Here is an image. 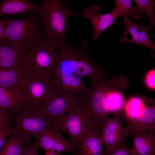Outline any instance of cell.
I'll use <instances>...</instances> for the list:
<instances>
[{
  "label": "cell",
  "mask_w": 155,
  "mask_h": 155,
  "mask_svg": "<svg viewBox=\"0 0 155 155\" xmlns=\"http://www.w3.org/2000/svg\"><path fill=\"white\" fill-rule=\"evenodd\" d=\"M88 44L85 39L80 46L67 45L60 49L50 72L51 76L70 73L82 78L88 77L92 81H98L105 78L104 71L88 52Z\"/></svg>",
  "instance_id": "6da1fadb"
},
{
  "label": "cell",
  "mask_w": 155,
  "mask_h": 155,
  "mask_svg": "<svg viewBox=\"0 0 155 155\" xmlns=\"http://www.w3.org/2000/svg\"><path fill=\"white\" fill-rule=\"evenodd\" d=\"M40 15L46 43L59 50L67 46V22L71 16L81 14L68 9L59 0H43L39 4Z\"/></svg>",
  "instance_id": "7a4b0ae2"
},
{
  "label": "cell",
  "mask_w": 155,
  "mask_h": 155,
  "mask_svg": "<svg viewBox=\"0 0 155 155\" xmlns=\"http://www.w3.org/2000/svg\"><path fill=\"white\" fill-rule=\"evenodd\" d=\"M32 15L11 19L6 25L1 41H11L26 53L35 45L45 41V36L40 18Z\"/></svg>",
  "instance_id": "3957f363"
},
{
  "label": "cell",
  "mask_w": 155,
  "mask_h": 155,
  "mask_svg": "<svg viewBox=\"0 0 155 155\" xmlns=\"http://www.w3.org/2000/svg\"><path fill=\"white\" fill-rule=\"evenodd\" d=\"M128 80L125 76L118 75L115 78H104L99 80L92 81L91 86L86 87L85 90V102L95 119L102 121L109 117L106 96L113 90L123 91L129 87Z\"/></svg>",
  "instance_id": "277c9868"
},
{
  "label": "cell",
  "mask_w": 155,
  "mask_h": 155,
  "mask_svg": "<svg viewBox=\"0 0 155 155\" xmlns=\"http://www.w3.org/2000/svg\"><path fill=\"white\" fill-rule=\"evenodd\" d=\"M14 126L12 133L23 138L28 144L32 137L36 138L52 127L41 109L26 107L13 114Z\"/></svg>",
  "instance_id": "5b68a950"
},
{
  "label": "cell",
  "mask_w": 155,
  "mask_h": 155,
  "mask_svg": "<svg viewBox=\"0 0 155 155\" xmlns=\"http://www.w3.org/2000/svg\"><path fill=\"white\" fill-rule=\"evenodd\" d=\"M53 83L54 86L51 94L40 108L51 123L63 118L73 110L85 105V96L69 94L58 84Z\"/></svg>",
  "instance_id": "8992f818"
},
{
  "label": "cell",
  "mask_w": 155,
  "mask_h": 155,
  "mask_svg": "<svg viewBox=\"0 0 155 155\" xmlns=\"http://www.w3.org/2000/svg\"><path fill=\"white\" fill-rule=\"evenodd\" d=\"M53 86L49 72L25 73L21 88L26 98V107L40 109L49 98Z\"/></svg>",
  "instance_id": "52a82bcc"
},
{
  "label": "cell",
  "mask_w": 155,
  "mask_h": 155,
  "mask_svg": "<svg viewBox=\"0 0 155 155\" xmlns=\"http://www.w3.org/2000/svg\"><path fill=\"white\" fill-rule=\"evenodd\" d=\"M95 121L92 113L85 105L51 124L53 128L69 136L76 150L81 138Z\"/></svg>",
  "instance_id": "ba28073f"
},
{
  "label": "cell",
  "mask_w": 155,
  "mask_h": 155,
  "mask_svg": "<svg viewBox=\"0 0 155 155\" xmlns=\"http://www.w3.org/2000/svg\"><path fill=\"white\" fill-rule=\"evenodd\" d=\"M57 49L45 42L35 45L25 54L22 69L26 73L50 72L59 53Z\"/></svg>",
  "instance_id": "9c48e42d"
},
{
  "label": "cell",
  "mask_w": 155,
  "mask_h": 155,
  "mask_svg": "<svg viewBox=\"0 0 155 155\" xmlns=\"http://www.w3.org/2000/svg\"><path fill=\"white\" fill-rule=\"evenodd\" d=\"M123 121L120 112L105 120L101 125L102 139L106 151L126 143L128 137L122 125Z\"/></svg>",
  "instance_id": "30bf717a"
},
{
  "label": "cell",
  "mask_w": 155,
  "mask_h": 155,
  "mask_svg": "<svg viewBox=\"0 0 155 155\" xmlns=\"http://www.w3.org/2000/svg\"><path fill=\"white\" fill-rule=\"evenodd\" d=\"M101 125L95 121L84 135L76 148L77 155H104Z\"/></svg>",
  "instance_id": "8fae6325"
},
{
  "label": "cell",
  "mask_w": 155,
  "mask_h": 155,
  "mask_svg": "<svg viewBox=\"0 0 155 155\" xmlns=\"http://www.w3.org/2000/svg\"><path fill=\"white\" fill-rule=\"evenodd\" d=\"M36 139L39 148L46 151H53L60 154L70 152L77 155L75 149L71 141L64 139L61 133L53 127Z\"/></svg>",
  "instance_id": "7c38bea8"
},
{
  "label": "cell",
  "mask_w": 155,
  "mask_h": 155,
  "mask_svg": "<svg viewBox=\"0 0 155 155\" xmlns=\"http://www.w3.org/2000/svg\"><path fill=\"white\" fill-rule=\"evenodd\" d=\"M125 30L120 40L121 43L131 42L155 49L154 44L149 38L147 32L150 30L148 26H142L132 22L127 17H124Z\"/></svg>",
  "instance_id": "4fadbf2b"
},
{
  "label": "cell",
  "mask_w": 155,
  "mask_h": 155,
  "mask_svg": "<svg viewBox=\"0 0 155 155\" xmlns=\"http://www.w3.org/2000/svg\"><path fill=\"white\" fill-rule=\"evenodd\" d=\"M120 113L123 121L127 124L124 129L128 137L135 131L155 128L154 104L146 106L141 113L135 117H128Z\"/></svg>",
  "instance_id": "5bb4252c"
},
{
  "label": "cell",
  "mask_w": 155,
  "mask_h": 155,
  "mask_svg": "<svg viewBox=\"0 0 155 155\" xmlns=\"http://www.w3.org/2000/svg\"><path fill=\"white\" fill-rule=\"evenodd\" d=\"M25 53L11 41H0V68L22 69Z\"/></svg>",
  "instance_id": "9a60e30c"
},
{
  "label": "cell",
  "mask_w": 155,
  "mask_h": 155,
  "mask_svg": "<svg viewBox=\"0 0 155 155\" xmlns=\"http://www.w3.org/2000/svg\"><path fill=\"white\" fill-rule=\"evenodd\" d=\"M26 100L21 87L5 88L0 86V108L13 114L26 107Z\"/></svg>",
  "instance_id": "2e32d148"
},
{
  "label": "cell",
  "mask_w": 155,
  "mask_h": 155,
  "mask_svg": "<svg viewBox=\"0 0 155 155\" xmlns=\"http://www.w3.org/2000/svg\"><path fill=\"white\" fill-rule=\"evenodd\" d=\"M147 130L135 131L130 134L133 144L129 150L135 155H150L155 152V128Z\"/></svg>",
  "instance_id": "e0dca14e"
},
{
  "label": "cell",
  "mask_w": 155,
  "mask_h": 155,
  "mask_svg": "<svg viewBox=\"0 0 155 155\" xmlns=\"http://www.w3.org/2000/svg\"><path fill=\"white\" fill-rule=\"evenodd\" d=\"M100 7L93 5L85 7L82 11V16L89 19L93 27L94 35L93 39L97 40L100 35L113 23L115 19L110 12L102 14L100 13Z\"/></svg>",
  "instance_id": "ac0fdd59"
},
{
  "label": "cell",
  "mask_w": 155,
  "mask_h": 155,
  "mask_svg": "<svg viewBox=\"0 0 155 155\" xmlns=\"http://www.w3.org/2000/svg\"><path fill=\"white\" fill-rule=\"evenodd\" d=\"M39 5H36L27 0H3L0 2V16H18L26 13L38 14Z\"/></svg>",
  "instance_id": "d6986e66"
},
{
  "label": "cell",
  "mask_w": 155,
  "mask_h": 155,
  "mask_svg": "<svg viewBox=\"0 0 155 155\" xmlns=\"http://www.w3.org/2000/svg\"><path fill=\"white\" fill-rule=\"evenodd\" d=\"M53 82L73 95L85 94L86 88L82 78L71 73H63L51 76Z\"/></svg>",
  "instance_id": "ffe728a7"
},
{
  "label": "cell",
  "mask_w": 155,
  "mask_h": 155,
  "mask_svg": "<svg viewBox=\"0 0 155 155\" xmlns=\"http://www.w3.org/2000/svg\"><path fill=\"white\" fill-rule=\"evenodd\" d=\"M25 73L22 69L0 68V86L5 88L21 87Z\"/></svg>",
  "instance_id": "44dd1931"
},
{
  "label": "cell",
  "mask_w": 155,
  "mask_h": 155,
  "mask_svg": "<svg viewBox=\"0 0 155 155\" xmlns=\"http://www.w3.org/2000/svg\"><path fill=\"white\" fill-rule=\"evenodd\" d=\"M115 6L110 12L115 19L121 16H131L137 19L141 17L144 12L137 6H132L131 0H115Z\"/></svg>",
  "instance_id": "7402d4cb"
},
{
  "label": "cell",
  "mask_w": 155,
  "mask_h": 155,
  "mask_svg": "<svg viewBox=\"0 0 155 155\" xmlns=\"http://www.w3.org/2000/svg\"><path fill=\"white\" fill-rule=\"evenodd\" d=\"M25 142L23 138L12 133L0 151V155H22Z\"/></svg>",
  "instance_id": "603a6c76"
},
{
  "label": "cell",
  "mask_w": 155,
  "mask_h": 155,
  "mask_svg": "<svg viewBox=\"0 0 155 155\" xmlns=\"http://www.w3.org/2000/svg\"><path fill=\"white\" fill-rule=\"evenodd\" d=\"M146 106L142 99L133 97L125 101L123 109L120 113L127 117H134L141 113Z\"/></svg>",
  "instance_id": "cb8c5ba5"
},
{
  "label": "cell",
  "mask_w": 155,
  "mask_h": 155,
  "mask_svg": "<svg viewBox=\"0 0 155 155\" xmlns=\"http://www.w3.org/2000/svg\"><path fill=\"white\" fill-rule=\"evenodd\" d=\"M122 91L120 89L114 90L107 95L106 101L109 113H116L122 110L125 102L122 94Z\"/></svg>",
  "instance_id": "d4e9b609"
},
{
  "label": "cell",
  "mask_w": 155,
  "mask_h": 155,
  "mask_svg": "<svg viewBox=\"0 0 155 155\" xmlns=\"http://www.w3.org/2000/svg\"><path fill=\"white\" fill-rule=\"evenodd\" d=\"M133 2L136 3L137 7L141 9L143 12H145L148 15L150 20L149 26L150 30L155 26V16L154 9L155 2L152 0H134Z\"/></svg>",
  "instance_id": "484cf974"
},
{
  "label": "cell",
  "mask_w": 155,
  "mask_h": 155,
  "mask_svg": "<svg viewBox=\"0 0 155 155\" xmlns=\"http://www.w3.org/2000/svg\"><path fill=\"white\" fill-rule=\"evenodd\" d=\"M13 120L6 124L0 130V151L11 136L13 129L11 125Z\"/></svg>",
  "instance_id": "4316f807"
},
{
  "label": "cell",
  "mask_w": 155,
  "mask_h": 155,
  "mask_svg": "<svg viewBox=\"0 0 155 155\" xmlns=\"http://www.w3.org/2000/svg\"><path fill=\"white\" fill-rule=\"evenodd\" d=\"M126 143L121 144L116 147L108 151L105 150L104 155H135L127 148Z\"/></svg>",
  "instance_id": "83f0119b"
},
{
  "label": "cell",
  "mask_w": 155,
  "mask_h": 155,
  "mask_svg": "<svg viewBox=\"0 0 155 155\" xmlns=\"http://www.w3.org/2000/svg\"><path fill=\"white\" fill-rule=\"evenodd\" d=\"M13 120V114L6 110L0 108V130L8 122Z\"/></svg>",
  "instance_id": "f1b7e54d"
},
{
  "label": "cell",
  "mask_w": 155,
  "mask_h": 155,
  "mask_svg": "<svg viewBox=\"0 0 155 155\" xmlns=\"http://www.w3.org/2000/svg\"><path fill=\"white\" fill-rule=\"evenodd\" d=\"M155 70L154 69H153L147 73L145 78V84L150 89H155Z\"/></svg>",
  "instance_id": "f546056e"
},
{
  "label": "cell",
  "mask_w": 155,
  "mask_h": 155,
  "mask_svg": "<svg viewBox=\"0 0 155 155\" xmlns=\"http://www.w3.org/2000/svg\"><path fill=\"white\" fill-rule=\"evenodd\" d=\"M27 146L29 151L32 155H37V151L39 147L37 141L33 144L31 143L28 144ZM44 155H60V154H57L51 151H46Z\"/></svg>",
  "instance_id": "4dcf8cb0"
},
{
  "label": "cell",
  "mask_w": 155,
  "mask_h": 155,
  "mask_svg": "<svg viewBox=\"0 0 155 155\" xmlns=\"http://www.w3.org/2000/svg\"><path fill=\"white\" fill-rule=\"evenodd\" d=\"M11 19H0V41H1L5 28Z\"/></svg>",
  "instance_id": "1f68e13d"
},
{
  "label": "cell",
  "mask_w": 155,
  "mask_h": 155,
  "mask_svg": "<svg viewBox=\"0 0 155 155\" xmlns=\"http://www.w3.org/2000/svg\"><path fill=\"white\" fill-rule=\"evenodd\" d=\"M24 150L30 155H32L29 151L27 145L24 146ZM22 155H28V154L25 152L23 150V152Z\"/></svg>",
  "instance_id": "d6a6232c"
},
{
  "label": "cell",
  "mask_w": 155,
  "mask_h": 155,
  "mask_svg": "<svg viewBox=\"0 0 155 155\" xmlns=\"http://www.w3.org/2000/svg\"><path fill=\"white\" fill-rule=\"evenodd\" d=\"M150 155H155V152H154L153 153H152Z\"/></svg>",
  "instance_id": "836d02e7"
}]
</instances>
